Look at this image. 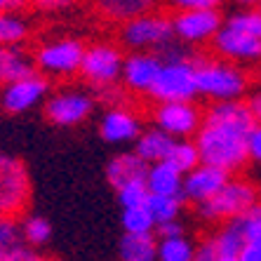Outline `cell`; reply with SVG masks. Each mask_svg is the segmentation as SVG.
Instances as JSON below:
<instances>
[{
	"mask_svg": "<svg viewBox=\"0 0 261 261\" xmlns=\"http://www.w3.org/2000/svg\"><path fill=\"white\" fill-rule=\"evenodd\" d=\"M158 3L160 0H94L97 12L113 24H125L139 14L151 12L158 7Z\"/></svg>",
	"mask_w": 261,
	"mask_h": 261,
	"instance_id": "cell-20",
	"label": "cell"
},
{
	"mask_svg": "<svg viewBox=\"0 0 261 261\" xmlns=\"http://www.w3.org/2000/svg\"><path fill=\"white\" fill-rule=\"evenodd\" d=\"M24 5V0H0V12H7V10H19Z\"/></svg>",
	"mask_w": 261,
	"mask_h": 261,
	"instance_id": "cell-40",
	"label": "cell"
},
{
	"mask_svg": "<svg viewBox=\"0 0 261 261\" xmlns=\"http://www.w3.org/2000/svg\"><path fill=\"white\" fill-rule=\"evenodd\" d=\"M49 94V78L40 71L24 75V78L10 80L0 90V109L10 116H21L36 109L38 103H45Z\"/></svg>",
	"mask_w": 261,
	"mask_h": 261,
	"instance_id": "cell-10",
	"label": "cell"
},
{
	"mask_svg": "<svg viewBox=\"0 0 261 261\" xmlns=\"http://www.w3.org/2000/svg\"><path fill=\"white\" fill-rule=\"evenodd\" d=\"M31 5L36 7L38 12H47V14H57V12H66L75 5V0H31Z\"/></svg>",
	"mask_w": 261,
	"mask_h": 261,
	"instance_id": "cell-35",
	"label": "cell"
},
{
	"mask_svg": "<svg viewBox=\"0 0 261 261\" xmlns=\"http://www.w3.org/2000/svg\"><path fill=\"white\" fill-rule=\"evenodd\" d=\"M179 233H186L184 231V224L179 219H172V221H163V224L155 226V236L165 238V236H179Z\"/></svg>",
	"mask_w": 261,
	"mask_h": 261,
	"instance_id": "cell-38",
	"label": "cell"
},
{
	"mask_svg": "<svg viewBox=\"0 0 261 261\" xmlns=\"http://www.w3.org/2000/svg\"><path fill=\"white\" fill-rule=\"evenodd\" d=\"M118 254H120L122 261H155L158 259V236H155V231L148 233L125 231Z\"/></svg>",
	"mask_w": 261,
	"mask_h": 261,
	"instance_id": "cell-23",
	"label": "cell"
},
{
	"mask_svg": "<svg viewBox=\"0 0 261 261\" xmlns=\"http://www.w3.org/2000/svg\"><path fill=\"white\" fill-rule=\"evenodd\" d=\"M172 144H174V137L153 125L148 129H141V134L134 139V151L151 165V163H158V160L167 158Z\"/></svg>",
	"mask_w": 261,
	"mask_h": 261,
	"instance_id": "cell-22",
	"label": "cell"
},
{
	"mask_svg": "<svg viewBox=\"0 0 261 261\" xmlns=\"http://www.w3.org/2000/svg\"><path fill=\"white\" fill-rule=\"evenodd\" d=\"M153 125L172 134L174 139H193L205 118V109H200L195 99L181 101H153L151 109Z\"/></svg>",
	"mask_w": 261,
	"mask_h": 261,
	"instance_id": "cell-8",
	"label": "cell"
},
{
	"mask_svg": "<svg viewBox=\"0 0 261 261\" xmlns=\"http://www.w3.org/2000/svg\"><path fill=\"white\" fill-rule=\"evenodd\" d=\"M174 10H219L224 0H170Z\"/></svg>",
	"mask_w": 261,
	"mask_h": 261,
	"instance_id": "cell-36",
	"label": "cell"
},
{
	"mask_svg": "<svg viewBox=\"0 0 261 261\" xmlns=\"http://www.w3.org/2000/svg\"><path fill=\"white\" fill-rule=\"evenodd\" d=\"M233 3L240 7H259L261 5V0H233Z\"/></svg>",
	"mask_w": 261,
	"mask_h": 261,
	"instance_id": "cell-41",
	"label": "cell"
},
{
	"mask_svg": "<svg viewBox=\"0 0 261 261\" xmlns=\"http://www.w3.org/2000/svg\"><path fill=\"white\" fill-rule=\"evenodd\" d=\"M31 205V176L24 160L0 153V214L24 217Z\"/></svg>",
	"mask_w": 261,
	"mask_h": 261,
	"instance_id": "cell-6",
	"label": "cell"
},
{
	"mask_svg": "<svg viewBox=\"0 0 261 261\" xmlns=\"http://www.w3.org/2000/svg\"><path fill=\"white\" fill-rule=\"evenodd\" d=\"M122 231L127 233H148L155 231V219H153L148 205H129L122 207Z\"/></svg>",
	"mask_w": 261,
	"mask_h": 261,
	"instance_id": "cell-29",
	"label": "cell"
},
{
	"mask_svg": "<svg viewBox=\"0 0 261 261\" xmlns=\"http://www.w3.org/2000/svg\"><path fill=\"white\" fill-rule=\"evenodd\" d=\"M118 193V202L120 207H129V205H144L146 198H148V186L146 181H132L127 186L116 191Z\"/></svg>",
	"mask_w": 261,
	"mask_h": 261,
	"instance_id": "cell-32",
	"label": "cell"
},
{
	"mask_svg": "<svg viewBox=\"0 0 261 261\" xmlns=\"http://www.w3.org/2000/svg\"><path fill=\"white\" fill-rule=\"evenodd\" d=\"M195 97H198L195 59L163 61L158 78L148 92V99H153V101H181V99Z\"/></svg>",
	"mask_w": 261,
	"mask_h": 261,
	"instance_id": "cell-9",
	"label": "cell"
},
{
	"mask_svg": "<svg viewBox=\"0 0 261 261\" xmlns=\"http://www.w3.org/2000/svg\"><path fill=\"white\" fill-rule=\"evenodd\" d=\"M195 247H198V243L186 238V233L158 238V259L160 261H193Z\"/></svg>",
	"mask_w": 261,
	"mask_h": 261,
	"instance_id": "cell-26",
	"label": "cell"
},
{
	"mask_svg": "<svg viewBox=\"0 0 261 261\" xmlns=\"http://www.w3.org/2000/svg\"><path fill=\"white\" fill-rule=\"evenodd\" d=\"M240 261H261V240L245 238V247H243V254H240Z\"/></svg>",
	"mask_w": 261,
	"mask_h": 261,
	"instance_id": "cell-37",
	"label": "cell"
},
{
	"mask_svg": "<svg viewBox=\"0 0 261 261\" xmlns=\"http://www.w3.org/2000/svg\"><path fill=\"white\" fill-rule=\"evenodd\" d=\"M163 59L158 52L151 49H129V55H125L122 61V73H120V85L129 92V94H141L148 97L153 83L158 78Z\"/></svg>",
	"mask_w": 261,
	"mask_h": 261,
	"instance_id": "cell-15",
	"label": "cell"
},
{
	"mask_svg": "<svg viewBox=\"0 0 261 261\" xmlns=\"http://www.w3.org/2000/svg\"><path fill=\"white\" fill-rule=\"evenodd\" d=\"M146 172H148V163L134 148L113 155L106 165V179L113 186V191L122 189L132 181H146Z\"/></svg>",
	"mask_w": 261,
	"mask_h": 261,
	"instance_id": "cell-19",
	"label": "cell"
},
{
	"mask_svg": "<svg viewBox=\"0 0 261 261\" xmlns=\"http://www.w3.org/2000/svg\"><path fill=\"white\" fill-rule=\"evenodd\" d=\"M174 38L172 14L151 10L120 24V43L127 49H151L158 52L165 43Z\"/></svg>",
	"mask_w": 261,
	"mask_h": 261,
	"instance_id": "cell-4",
	"label": "cell"
},
{
	"mask_svg": "<svg viewBox=\"0 0 261 261\" xmlns=\"http://www.w3.org/2000/svg\"><path fill=\"white\" fill-rule=\"evenodd\" d=\"M21 231H24L26 243L36 249H43L52 240V224L45 217H38V214L21 217Z\"/></svg>",
	"mask_w": 261,
	"mask_h": 261,
	"instance_id": "cell-30",
	"label": "cell"
},
{
	"mask_svg": "<svg viewBox=\"0 0 261 261\" xmlns=\"http://www.w3.org/2000/svg\"><path fill=\"white\" fill-rule=\"evenodd\" d=\"M214 55L221 59L236 61V64H256L261 61V38L252 36L247 31L224 21V26L212 38Z\"/></svg>",
	"mask_w": 261,
	"mask_h": 261,
	"instance_id": "cell-14",
	"label": "cell"
},
{
	"mask_svg": "<svg viewBox=\"0 0 261 261\" xmlns=\"http://www.w3.org/2000/svg\"><path fill=\"white\" fill-rule=\"evenodd\" d=\"M0 55H3V47H0Z\"/></svg>",
	"mask_w": 261,
	"mask_h": 261,
	"instance_id": "cell-43",
	"label": "cell"
},
{
	"mask_svg": "<svg viewBox=\"0 0 261 261\" xmlns=\"http://www.w3.org/2000/svg\"><path fill=\"white\" fill-rule=\"evenodd\" d=\"M228 172L214 165L200 163L195 165L193 170H189L184 174V184H181V195L184 200L191 205H200V202L210 200L226 181H228Z\"/></svg>",
	"mask_w": 261,
	"mask_h": 261,
	"instance_id": "cell-16",
	"label": "cell"
},
{
	"mask_svg": "<svg viewBox=\"0 0 261 261\" xmlns=\"http://www.w3.org/2000/svg\"><path fill=\"white\" fill-rule=\"evenodd\" d=\"M36 61L33 55H29L26 49H21V45H14V47H3V55H0V83L5 85L10 80L24 78L36 73Z\"/></svg>",
	"mask_w": 261,
	"mask_h": 261,
	"instance_id": "cell-24",
	"label": "cell"
},
{
	"mask_svg": "<svg viewBox=\"0 0 261 261\" xmlns=\"http://www.w3.org/2000/svg\"><path fill=\"white\" fill-rule=\"evenodd\" d=\"M94 111V97L83 90H59L45 99V118L57 127H75Z\"/></svg>",
	"mask_w": 261,
	"mask_h": 261,
	"instance_id": "cell-11",
	"label": "cell"
},
{
	"mask_svg": "<svg viewBox=\"0 0 261 261\" xmlns=\"http://www.w3.org/2000/svg\"><path fill=\"white\" fill-rule=\"evenodd\" d=\"M256 191H259V202H261V184H259V186H256Z\"/></svg>",
	"mask_w": 261,
	"mask_h": 261,
	"instance_id": "cell-42",
	"label": "cell"
},
{
	"mask_svg": "<svg viewBox=\"0 0 261 261\" xmlns=\"http://www.w3.org/2000/svg\"><path fill=\"white\" fill-rule=\"evenodd\" d=\"M254 116L245 99L210 101L205 118L193 139L200 151V160L221 167L228 174H238L249 163L247 134L254 127Z\"/></svg>",
	"mask_w": 261,
	"mask_h": 261,
	"instance_id": "cell-1",
	"label": "cell"
},
{
	"mask_svg": "<svg viewBox=\"0 0 261 261\" xmlns=\"http://www.w3.org/2000/svg\"><path fill=\"white\" fill-rule=\"evenodd\" d=\"M31 36V24L14 10L0 12V47L24 45Z\"/></svg>",
	"mask_w": 261,
	"mask_h": 261,
	"instance_id": "cell-25",
	"label": "cell"
},
{
	"mask_svg": "<svg viewBox=\"0 0 261 261\" xmlns=\"http://www.w3.org/2000/svg\"><path fill=\"white\" fill-rule=\"evenodd\" d=\"M172 26L179 40L193 47H202L212 43L217 31L224 26V17L219 10H174Z\"/></svg>",
	"mask_w": 261,
	"mask_h": 261,
	"instance_id": "cell-12",
	"label": "cell"
},
{
	"mask_svg": "<svg viewBox=\"0 0 261 261\" xmlns=\"http://www.w3.org/2000/svg\"><path fill=\"white\" fill-rule=\"evenodd\" d=\"M259 7H261V5H259Z\"/></svg>",
	"mask_w": 261,
	"mask_h": 261,
	"instance_id": "cell-44",
	"label": "cell"
},
{
	"mask_svg": "<svg viewBox=\"0 0 261 261\" xmlns=\"http://www.w3.org/2000/svg\"><path fill=\"white\" fill-rule=\"evenodd\" d=\"M224 21H228V24L247 31V33H252V36H256V38H261V7H259V10L243 7L240 12L231 14V17L224 19Z\"/></svg>",
	"mask_w": 261,
	"mask_h": 261,
	"instance_id": "cell-31",
	"label": "cell"
},
{
	"mask_svg": "<svg viewBox=\"0 0 261 261\" xmlns=\"http://www.w3.org/2000/svg\"><path fill=\"white\" fill-rule=\"evenodd\" d=\"M122 61H125V52L120 45L116 43H94L85 47V55L80 61V75L90 87L97 92L116 87L120 83L122 73Z\"/></svg>",
	"mask_w": 261,
	"mask_h": 261,
	"instance_id": "cell-5",
	"label": "cell"
},
{
	"mask_svg": "<svg viewBox=\"0 0 261 261\" xmlns=\"http://www.w3.org/2000/svg\"><path fill=\"white\" fill-rule=\"evenodd\" d=\"M184 184V172H179L170 160H158V163L148 165L146 172V186L148 193H167L179 195Z\"/></svg>",
	"mask_w": 261,
	"mask_h": 261,
	"instance_id": "cell-21",
	"label": "cell"
},
{
	"mask_svg": "<svg viewBox=\"0 0 261 261\" xmlns=\"http://www.w3.org/2000/svg\"><path fill=\"white\" fill-rule=\"evenodd\" d=\"M85 45L78 38H57L47 40L33 52L36 68L47 78H71L80 71Z\"/></svg>",
	"mask_w": 261,
	"mask_h": 261,
	"instance_id": "cell-7",
	"label": "cell"
},
{
	"mask_svg": "<svg viewBox=\"0 0 261 261\" xmlns=\"http://www.w3.org/2000/svg\"><path fill=\"white\" fill-rule=\"evenodd\" d=\"M240 226H243L245 238H254V240H261V202L252 205L243 217H238Z\"/></svg>",
	"mask_w": 261,
	"mask_h": 261,
	"instance_id": "cell-33",
	"label": "cell"
},
{
	"mask_svg": "<svg viewBox=\"0 0 261 261\" xmlns=\"http://www.w3.org/2000/svg\"><path fill=\"white\" fill-rule=\"evenodd\" d=\"M195 83H198V97H205L210 101H226V99L247 97L252 78L243 68V64L221 59L217 55H198Z\"/></svg>",
	"mask_w": 261,
	"mask_h": 261,
	"instance_id": "cell-2",
	"label": "cell"
},
{
	"mask_svg": "<svg viewBox=\"0 0 261 261\" xmlns=\"http://www.w3.org/2000/svg\"><path fill=\"white\" fill-rule=\"evenodd\" d=\"M247 155L249 163L261 165V122H254V127L247 134Z\"/></svg>",
	"mask_w": 261,
	"mask_h": 261,
	"instance_id": "cell-34",
	"label": "cell"
},
{
	"mask_svg": "<svg viewBox=\"0 0 261 261\" xmlns=\"http://www.w3.org/2000/svg\"><path fill=\"white\" fill-rule=\"evenodd\" d=\"M141 129L139 113L129 106H111L99 122V134L106 144H134Z\"/></svg>",
	"mask_w": 261,
	"mask_h": 261,
	"instance_id": "cell-17",
	"label": "cell"
},
{
	"mask_svg": "<svg viewBox=\"0 0 261 261\" xmlns=\"http://www.w3.org/2000/svg\"><path fill=\"white\" fill-rule=\"evenodd\" d=\"M259 202L256 184H252L245 176H228V181L210 198V200L195 205L198 217L207 224H224L231 219L243 217L252 205Z\"/></svg>",
	"mask_w": 261,
	"mask_h": 261,
	"instance_id": "cell-3",
	"label": "cell"
},
{
	"mask_svg": "<svg viewBox=\"0 0 261 261\" xmlns=\"http://www.w3.org/2000/svg\"><path fill=\"white\" fill-rule=\"evenodd\" d=\"M146 205L151 210L153 219H155V226L163 224V221H172V219H179L184 212V195H167V193H148L146 198Z\"/></svg>",
	"mask_w": 261,
	"mask_h": 261,
	"instance_id": "cell-27",
	"label": "cell"
},
{
	"mask_svg": "<svg viewBox=\"0 0 261 261\" xmlns=\"http://www.w3.org/2000/svg\"><path fill=\"white\" fill-rule=\"evenodd\" d=\"M245 101H247V106H249V111H252L254 120H256V122H261V90H256V92H247Z\"/></svg>",
	"mask_w": 261,
	"mask_h": 261,
	"instance_id": "cell-39",
	"label": "cell"
},
{
	"mask_svg": "<svg viewBox=\"0 0 261 261\" xmlns=\"http://www.w3.org/2000/svg\"><path fill=\"white\" fill-rule=\"evenodd\" d=\"M245 247V233L238 219L217 224V231L205 236L195 247L198 261H240Z\"/></svg>",
	"mask_w": 261,
	"mask_h": 261,
	"instance_id": "cell-13",
	"label": "cell"
},
{
	"mask_svg": "<svg viewBox=\"0 0 261 261\" xmlns=\"http://www.w3.org/2000/svg\"><path fill=\"white\" fill-rule=\"evenodd\" d=\"M40 249L31 247L21 231V217L0 214V261H40Z\"/></svg>",
	"mask_w": 261,
	"mask_h": 261,
	"instance_id": "cell-18",
	"label": "cell"
},
{
	"mask_svg": "<svg viewBox=\"0 0 261 261\" xmlns=\"http://www.w3.org/2000/svg\"><path fill=\"white\" fill-rule=\"evenodd\" d=\"M172 165H174L179 172H186L193 170L195 165H200V151H198V144H195V139H174V144H172L170 153H167V158Z\"/></svg>",
	"mask_w": 261,
	"mask_h": 261,
	"instance_id": "cell-28",
	"label": "cell"
}]
</instances>
